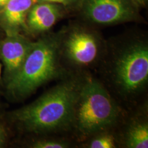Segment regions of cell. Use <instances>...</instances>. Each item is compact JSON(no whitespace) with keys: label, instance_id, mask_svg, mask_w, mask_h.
Listing matches in <instances>:
<instances>
[{"label":"cell","instance_id":"6da1fadb","mask_svg":"<svg viewBox=\"0 0 148 148\" xmlns=\"http://www.w3.org/2000/svg\"><path fill=\"white\" fill-rule=\"evenodd\" d=\"M97 77L118 102L128 109L147 98L148 38L131 30L106 40Z\"/></svg>","mask_w":148,"mask_h":148},{"label":"cell","instance_id":"7a4b0ae2","mask_svg":"<svg viewBox=\"0 0 148 148\" xmlns=\"http://www.w3.org/2000/svg\"><path fill=\"white\" fill-rule=\"evenodd\" d=\"M86 73L70 74L33 103L16 111L15 118L21 128L35 136H71L74 106Z\"/></svg>","mask_w":148,"mask_h":148},{"label":"cell","instance_id":"3957f363","mask_svg":"<svg viewBox=\"0 0 148 148\" xmlns=\"http://www.w3.org/2000/svg\"><path fill=\"white\" fill-rule=\"evenodd\" d=\"M126 111L97 76L87 73L75 103L71 134L79 143L101 129L117 126Z\"/></svg>","mask_w":148,"mask_h":148},{"label":"cell","instance_id":"277c9868","mask_svg":"<svg viewBox=\"0 0 148 148\" xmlns=\"http://www.w3.org/2000/svg\"><path fill=\"white\" fill-rule=\"evenodd\" d=\"M61 29L47 32L31 47L21 67L9 79L8 87L17 97L24 98L52 80H60L70 75L61 63Z\"/></svg>","mask_w":148,"mask_h":148},{"label":"cell","instance_id":"5b68a950","mask_svg":"<svg viewBox=\"0 0 148 148\" xmlns=\"http://www.w3.org/2000/svg\"><path fill=\"white\" fill-rule=\"evenodd\" d=\"M60 57L70 74L95 71L106 51V40L98 30L80 19L61 28Z\"/></svg>","mask_w":148,"mask_h":148},{"label":"cell","instance_id":"8992f818","mask_svg":"<svg viewBox=\"0 0 148 148\" xmlns=\"http://www.w3.org/2000/svg\"><path fill=\"white\" fill-rule=\"evenodd\" d=\"M139 8L132 0H83L80 20L95 27L142 22Z\"/></svg>","mask_w":148,"mask_h":148},{"label":"cell","instance_id":"52a82bcc","mask_svg":"<svg viewBox=\"0 0 148 148\" xmlns=\"http://www.w3.org/2000/svg\"><path fill=\"white\" fill-rule=\"evenodd\" d=\"M117 130L121 148H148V98L126 109Z\"/></svg>","mask_w":148,"mask_h":148},{"label":"cell","instance_id":"ba28073f","mask_svg":"<svg viewBox=\"0 0 148 148\" xmlns=\"http://www.w3.org/2000/svg\"><path fill=\"white\" fill-rule=\"evenodd\" d=\"M63 5L50 2H37L27 13V30L34 34H46L69 14Z\"/></svg>","mask_w":148,"mask_h":148},{"label":"cell","instance_id":"9c48e42d","mask_svg":"<svg viewBox=\"0 0 148 148\" xmlns=\"http://www.w3.org/2000/svg\"><path fill=\"white\" fill-rule=\"evenodd\" d=\"M32 42L20 35L16 30H9L0 47V56L5 64L8 79L21 67Z\"/></svg>","mask_w":148,"mask_h":148},{"label":"cell","instance_id":"30bf717a","mask_svg":"<svg viewBox=\"0 0 148 148\" xmlns=\"http://www.w3.org/2000/svg\"><path fill=\"white\" fill-rule=\"evenodd\" d=\"M37 0H9L2 8V18L5 24L16 30L19 28L27 30V15Z\"/></svg>","mask_w":148,"mask_h":148},{"label":"cell","instance_id":"8fae6325","mask_svg":"<svg viewBox=\"0 0 148 148\" xmlns=\"http://www.w3.org/2000/svg\"><path fill=\"white\" fill-rule=\"evenodd\" d=\"M117 126L107 127L77 143L78 148H121Z\"/></svg>","mask_w":148,"mask_h":148},{"label":"cell","instance_id":"7c38bea8","mask_svg":"<svg viewBox=\"0 0 148 148\" xmlns=\"http://www.w3.org/2000/svg\"><path fill=\"white\" fill-rule=\"evenodd\" d=\"M29 144L32 148H77V143L69 134H43L36 135Z\"/></svg>","mask_w":148,"mask_h":148},{"label":"cell","instance_id":"4fadbf2b","mask_svg":"<svg viewBox=\"0 0 148 148\" xmlns=\"http://www.w3.org/2000/svg\"><path fill=\"white\" fill-rule=\"evenodd\" d=\"M83 0H37V2H50L64 6L69 13H77L80 9Z\"/></svg>","mask_w":148,"mask_h":148},{"label":"cell","instance_id":"5bb4252c","mask_svg":"<svg viewBox=\"0 0 148 148\" xmlns=\"http://www.w3.org/2000/svg\"><path fill=\"white\" fill-rule=\"evenodd\" d=\"M136 5L137 6L139 9L145 7L147 5L148 0H132Z\"/></svg>","mask_w":148,"mask_h":148},{"label":"cell","instance_id":"9a60e30c","mask_svg":"<svg viewBox=\"0 0 148 148\" xmlns=\"http://www.w3.org/2000/svg\"><path fill=\"white\" fill-rule=\"evenodd\" d=\"M5 132L3 128L0 125V145L3 143L5 140Z\"/></svg>","mask_w":148,"mask_h":148},{"label":"cell","instance_id":"2e32d148","mask_svg":"<svg viewBox=\"0 0 148 148\" xmlns=\"http://www.w3.org/2000/svg\"><path fill=\"white\" fill-rule=\"evenodd\" d=\"M9 0H0V8H3Z\"/></svg>","mask_w":148,"mask_h":148},{"label":"cell","instance_id":"e0dca14e","mask_svg":"<svg viewBox=\"0 0 148 148\" xmlns=\"http://www.w3.org/2000/svg\"><path fill=\"white\" fill-rule=\"evenodd\" d=\"M1 66L0 65V76H1Z\"/></svg>","mask_w":148,"mask_h":148}]
</instances>
